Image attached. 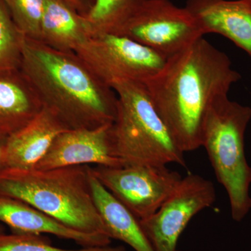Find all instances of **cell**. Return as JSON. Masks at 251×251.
<instances>
[{
  "instance_id": "6da1fadb",
  "label": "cell",
  "mask_w": 251,
  "mask_h": 251,
  "mask_svg": "<svg viewBox=\"0 0 251 251\" xmlns=\"http://www.w3.org/2000/svg\"><path fill=\"white\" fill-rule=\"evenodd\" d=\"M241 77L227 54L202 37L167 58L161 70L143 85L185 153L202 147L203 126L211 104L227 95Z\"/></svg>"
},
{
  "instance_id": "7a4b0ae2",
  "label": "cell",
  "mask_w": 251,
  "mask_h": 251,
  "mask_svg": "<svg viewBox=\"0 0 251 251\" xmlns=\"http://www.w3.org/2000/svg\"><path fill=\"white\" fill-rule=\"evenodd\" d=\"M20 71L43 108L68 129H95L113 123L115 90L75 52L57 50L24 36Z\"/></svg>"
},
{
  "instance_id": "3957f363",
  "label": "cell",
  "mask_w": 251,
  "mask_h": 251,
  "mask_svg": "<svg viewBox=\"0 0 251 251\" xmlns=\"http://www.w3.org/2000/svg\"><path fill=\"white\" fill-rule=\"evenodd\" d=\"M0 196L27 203L77 232L110 237L92 196L90 166L3 169Z\"/></svg>"
},
{
  "instance_id": "277c9868",
  "label": "cell",
  "mask_w": 251,
  "mask_h": 251,
  "mask_svg": "<svg viewBox=\"0 0 251 251\" xmlns=\"http://www.w3.org/2000/svg\"><path fill=\"white\" fill-rule=\"evenodd\" d=\"M110 87L117 96L116 117L110 126L114 156L125 166L176 163L186 168L184 152L158 115L145 86L115 80Z\"/></svg>"
},
{
  "instance_id": "5b68a950",
  "label": "cell",
  "mask_w": 251,
  "mask_h": 251,
  "mask_svg": "<svg viewBox=\"0 0 251 251\" xmlns=\"http://www.w3.org/2000/svg\"><path fill=\"white\" fill-rule=\"evenodd\" d=\"M251 119L250 107L224 95L211 104L203 126L202 147L216 179L227 191L236 221L244 219L251 209V167L244 151V134Z\"/></svg>"
},
{
  "instance_id": "8992f818",
  "label": "cell",
  "mask_w": 251,
  "mask_h": 251,
  "mask_svg": "<svg viewBox=\"0 0 251 251\" xmlns=\"http://www.w3.org/2000/svg\"><path fill=\"white\" fill-rule=\"evenodd\" d=\"M168 58L205 34L186 7L170 0H146L117 33Z\"/></svg>"
},
{
  "instance_id": "52a82bcc",
  "label": "cell",
  "mask_w": 251,
  "mask_h": 251,
  "mask_svg": "<svg viewBox=\"0 0 251 251\" xmlns=\"http://www.w3.org/2000/svg\"><path fill=\"white\" fill-rule=\"evenodd\" d=\"M91 169L99 182L139 221L154 214L182 179L167 166H97Z\"/></svg>"
},
{
  "instance_id": "ba28073f",
  "label": "cell",
  "mask_w": 251,
  "mask_h": 251,
  "mask_svg": "<svg viewBox=\"0 0 251 251\" xmlns=\"http://www.w3.org/2000/svg\"><path fill=\"white\" fill-rule=\"evenodd\" d=\"M75 52L110 86L115 80L144 84L167 60L152 49L114 34H92Z\"/></svg>"
},
{
  "instance_id": "9c48e42d",
  "label": "cell",
  "mask_w": 251,
  "mask_h": 251,
  "mask_svg": "<svg viewBox=\"0 0 251 251\" xmlns=\"http://www.w3.org/2000/svg\"><path fill=\"white\" fill-rule=\"evenodd\" d=\"M215 201V187L209 180L196 174L182 177L161 207L140 221L153 251H181L178 242L188 223Z\"/></svg>"
},
{
  "instance_id": "30bf717a",
  "label": "cell",
  "mask_w": 251,
  "mask_h": 251,
  "mask_svg": "<svg viewBox=\"0 0 251 251\" xmlns=\"http://www.w3.org/2000/svg\"><path fill=\"white\" fill-rule=\"evenodd\" d=\"M111 125L95 129L67 130L62 132L56 137L45 156L34 169L50 170L87 164L125 166L121 159L112 153Z\"/></svg>"
},
{
  "instance_id": "8fae6325",
  "label": "cell",
  "mask_w": 251,
  "mask_h": 251,
  "mask_svg": "<svg viewBox=\"0 0 251 251\" xmlns=\"http://www.w3.org/2000/svg\"><path fill=\"white\" fill-rule=\"evenodd\" d=\"M205 34L227 38L251 57V0H187Z\"/></svg>"
},
{
  "instance_id": "7c38bea8",
  "label": "cell",
  "mask_w": 251,
  "mask_h": 251,
  "mask_svg": "<svg viewBox=\"0 0 251 251\" xmlns=\"http://www.w3.org/2000/svg\"><path fill=\"white\" fill-rule=\"evenodd\" d=\"M67 130L53 113L43 108L34 120L6 138L4 169H34L56 137Z\"/></svg>"
},
{
  "instance_id": "4fadbf2b",
  "label": "cell",
  "mask_w": 251,
  "mask_h": 251,
  "mask_svg": "<svg viewBox=\"0 0 251 251\" xmlns=\"http://www.w3.org/2000/svg\"><path fill=\"white\" fill-rule=\"evenodd\" d=\"M0 223L9 226L12 233L49 234L69 239L82 247H105L112 239L103 234L82 233L66 227L27 203L0 196Z\"/></svg>"
},
{
  "instance_id": "5bb4252c",
  "label": "cell",
  "mask_w": 251,
  "mask_h": 251,
  "mask_svg": "<svg viewBox=\"0 0 251 251\" xmlns=\"http://www.w3.org/2000/svg\"><path fill=\"white\" fill-rule=\"evenodd\" d=\"M43 105L21 71L0 77V138L25 126L41 111Z\"/></svg>"
},
{
  "instance_id": "9a60e30c",
  "label": "cell",
  "mask_w": 251,
  "mask_h": 251,
  "mask_svg": "<svg viewBox=\"0 0 251 251\" xmlns=\"http://www.w3.org/2000/svg\"><path fill=\"white\" fill-rule=\"evenodd\" d=\"M85 18L64 0H46L40 41L63 52H74L91 36Z\"/></svg>"
},
{
  "instance_id": "2e32d148",
  "label": "cell",
  "mask_w": 251,
  "mask_h": 251,
  "mask_svg": "<svg viewBox=\"0 0 251 251\" xmlns=\"http://www.w3.org/2000/svg\"><path fill=\"white\" fill-rule=\"evenodd\" d=\"M92 196L112 239H118L135 251H154L144 233L140 221L109 192L92 173Z\"/></svg>"
},
{
  "instance_id": "e0dca14e",
  "label": "cell",
  "mask_w": 251,
  "mask_h": 251,
  "mask_svg": "<svg viewBox=\"0 0 251 251\" xmlns=\"http://www.w3.org/2000/svg\"><path fill=\"white\" fill-rule=\"evenodd\" d=\"M146 0H95L85 17L92 34H116Z\"/></svg>"
},
{
  "instance_id": "ac0fdd59",
  "label": "cell",
  "mask_w": 251,
  "mask_h": 251,
  "mask_svg": "<svg viewBox=\"0 0 251 251\" xmlns=\"http://www.w3.org/2000/svg\"><path fill=\"white\" fill-rule=\"evenodd\" d=\"M23 39L4 0H0V77L19 72Z\"/></svg>"
},
{
  "instance_id": "d6986e66",
  "label": "cell",
  "mask_w": 251,
  "mask_h": 251,
  "mask_svg": "<svg viewBox=\"0 0 251 251\" xmlns=\"http://www.w3.org/2000/svg\"><path fill=\"white\" fill-rule=\"evenodd\" d=\"M13 21L25 37L40 41L46 0H4Z\"/></svg>"
},
{
  "instance_id": "ffe728a7",
  "label": "cell",
  "mask_w": 251,
  "mask_h": 251,
  "mask_svg": "<svg viewBox=\"0 0 251 251\" xmlns=\"http://www.w3.org/2000/svg\"><path fill=\"white\" fill-rule=\"evenodd\" d=\"M0 251H126L122 247H82L79 249H64L51 245L42 234H0Z\"/></svg>"
},
{
  "instance_id": "44dd1931",
  "label": "cell",
  "mask_w": 251,
  "mask_h": 251,
  "mask_svg": "<svg viewBox=\"0 0 251 251\" xmlns=\"http://www.w3.org/2000/svg\"><path fill=\"white\" fill-rule=\"evenodd\" d=\"M73 6L80 16L87 17L93 8L95 0H64Z\"/></svg>"
},
{
  "instance_id": "7402d4cb",
  "label": "cell",
  "mask_w": 251,
  "mask_h": 251,
  "mask_svg": "<svg viewBox=\"0 0 251 251\" xmlns=\"http://www.w3.org/2000/svg\"><path fill=\"white\" fill-rule=\"evenodd\" d=\"M6 139L0 138V171L4 169V149Z\"/></svg>"
},
{
  "instance_id": "603a6c76",
  "label": "cell",
  "mask_w": 251,
  "mask_h": 251,
  "mask_svg": "<svg viewBox=\"0 0 251 251\" xmlns=\"http://www.w3.org/2000/svg\"><path fill=\"white\" fill-rule=\"evenodd\" d=\"M5 232V228L2 224H0V234Z\"/></svg>"
},
{
  "instance_id": "cb8c5ba5",
  "label": "cell",
  "mask_w": 251,
  "mask_h": 251,
  "mask_svg": "<svg viewBox=\"0 0 251 251\" xmlns=\"http://www.w3.org/2000/svg\"></svg>"
}]
</instances>
